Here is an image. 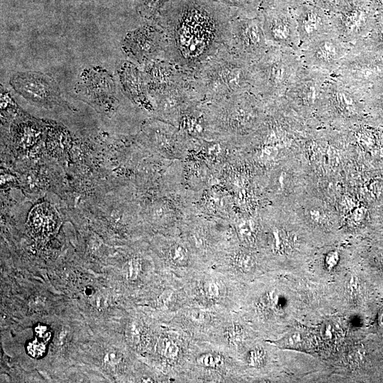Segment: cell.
I'll use <instances>...</instances> for the list:
<instances>
[{
    "mask_svg": "<svg viewBox=\"0 0 383 383\" xmlns=\"http://www.w3.org/2000/svg\"><path fill=\"white\" fill-rule=\"evenodd\" d=\"M233 16L211 0H170L156 21L166 39L165 59L189 74L228 48Z\"/></svg>",
    "mask_w": 383,
    "mask_h": 383,
    "instance_id": "obj_1",
    "label": "cell"
},
{
    "mask_svg": "<svg viewBox=\"0 0 383 383\" xmlns=\"http://www.w3.org/2000/svg\"><path fill=\"white\" fill-rule=\"evenodd\" d=\"M252 64L228 48L221 50L192 74L200 99L216 101L251 91Z\"/></svg>",
    "mask_w": 383,
    "mask_h": 383,
    "instance_id": "obj_2",
    "label": "cell"
},
{
    "mask_svg": "<svg viewBox=\"0 0 383 383\" xmlns=\"http://www.w3.org/2000/svg\"><path fill=\"white\" fill-rule=\"evenodd\" d=\"M303 65L299 52L270 45L266 52L252 64L251 92L268 104L282 98Z\"/></svg>",
    "mask_w": 383,
    "mask_h": 383,
    "instance_id": "obj_3",
    "label": "cell"
},
{
    "mask_svg": "<svg viewBox=\"0 0 383 383\" xmlns=\"http://www.w3.org/2000/svg\"><path fill=\"white\" fill-rule=\"evenodd\" d=\"M331 75L367 91L374 84L383 80V58L370 49L362 39L352 45Z\"/></svg>",
    "mask_w": 383,
    "mask_h": 383,
    "instance_id": "obj_4",
    "label": "cell"
},
{
    "mask_svg": "<svg viewBox=\"0 0 383 383\" xmlns=\"http://www.w3.org/2000/svg\"><path fill=\"white\" fill-rule=\"evenodd\" d=\"M367 92L331 75L321 89L316 109L335 119L358 120L365 109Z\"/></svg>",
    "mask_w": 383,
    "mask_h": 383,
    "instance_id": "obj_5",
    "label": "cell"
},
{
    "mask_svg": "<svg viewBox=\"0 0 383 383\" xmlns=\"http://www.w3.org/2000/svg\"><path fill=\"white\" fill-rule=\"evenodd\" d=\"M270 45L288 48L300 54V42L292 8L277 0H263L259 10Z\"/></svg>",
    "mask_w": 383,
    "mask_h": 383,
    "instance_id": "obj_6",
    "label": "cell"
},
{
    "mask_svg": "<svg viewBox=\"0 0 383 383\" xmlns=\"http://www.w3.org/2000/svg\"><path fill=\"white\" fill-rule=\"evenodd\" d=\"M330 16L333 31L343 42L353 45L369 35L377 13L372 0H349L340 11Z\"/></svg>",
    "mask_w": 383,
    "mask_h": 383,
    "instance_id": "obj_7",
    "label": "cell"
},
{
    "mask_svg": "<svg viewBox=\"0 0 383 383\" xmlns=\"http://www.w3.org/2000/svg\"><path fill=\"white\" fill-rule=\"evenodd\" d=\"M263 103L251 91L219 99L213 105L216 121L233 131L250 128L258 121Z\"/></svg>",
    "mask_w": 383,
    "mask_h": 383,
    "instance_id": "obj_8",
    "label": "cell"
},
{
    "mask_svg": "<svg viewBox=\"0 0 383 383\" xmlns=\"http://www.w3.org/2000/svg\"><path fill=\"white\" fill-rule=\"evenodd\" d=\"M269 46L259 13L254 17L233 18L228 43L231 51L253 62L266 52Z\"/></svg>",
    "mask_w": 383,
    "mask_h": 383,
    "instance_id": "obj_9",
    "label": "cell"
},
{
    "mask_svg": "<svg viewBox=\"0 0 383 383\" xmlns=\"http://www.w3.org/2000/svg\"><path fill=\"white\" fill-rule=\"evenodd\" d=\"M351 46L332 30L301 48L300 56L305 66L331 75L338 68Z\"/></svg>",
    "mask_w": 383,
    "mask_h": 383,
    "instance_id": "obj_10",
    "label": "cell"
},
{
    "mask_svg": "<svg viewBox=\"0 0 383 383\" xmlns=\"http://www.w3.org/2000/svg\"><path fill=\"white\" fill-rule=\"evenodd\" d=\"M123 49L140 65L165 59L166 39L162 28L152 22L131 30L126 35Z\"/></svg>",
    "mask_w": 383,
    "mask_h": 383,
    "instance_id": "obj_11",
    "label": "cell"
},
{
    "mask_svg": "<svg viewBox=\"0 0 383 383\" xmlns=\"http://www.w3.org/2000/svg\"><path fill=\"white\" fill-rule=\"evenodd\" d=\"M331 74L304 65L297 71L282 99L303 111L316 109L321 89Z\"/></svg>",
    "mask_w": 383,
    "mask_h": 383,
    "instance_id": "obj_12",
    "label": "cell"
},
{
    "mask_svg": "<svg viewBox=\"0 0 383 383\" xmlns=\"http://www.w3.org/2000/svg\"><path fill=\"white\" fill-rule=\"evenodd\" d=\"M10 84L23 96L35 103L49 106L62 102L55 81L41 72H18L11 78Z\"/></svg>",
    "mask_w": 383,
    "mask_h": 383,
    "instance_id": "obj_13",
    "label": "cell"
},
{
    "mask_svg": "<svg viewBox=\"0 0 383 383\" xmlns=\"http://www.w3.org/2000/svg\"><path fill=\"white\" fill-rule=\"evenodd\" d=\"M300 42V50L314 39L333 30L330 13L311 1L292 8Z\"/></svg>",
    "mask_w": 383,
    "mask_h": 383,
    "instance_id": "obj_14",
    "label": "cell"
},
{
    "mask_svg": "<svg viewBox=\"0 0 383 383\" xmlns=\"http://www.w3.org/2000/svg\"><path fill=\"white\" fill-rule=\"evenodd\" d=\"M142 72L148 91L152 94L183 83L189 74L166 59L145 65Z\"/></svg>",
    "mask_w": 383,
    "mask_h": 383,
    "instance_id": "obj_15",
    "label": "cell"
},
{
    "mask_svg": "<svg viewBox=\"0 0 383 383\" xmlns=\"http://www.w3.org/2000/svg\"><path fill=\"white\" fill-rule=\"evenodd\" d=\"M77 93L90 100L115 99L116 87L112 77L100 67L84 70L75 87Z\"/></svg>",
    "mask_w": 383,
    "mask_h": 383,
    "instance_id": "obj_16",
    "label": "cell"
},
{
    "mask_svg": "<svg viewBox=\"0 0 383 383\" xmlns=\"http://www.w3.org/2000/svg\"><path fill=\"white\" fill-rule=\"evenodd\" d=\"M59 225L58 217L49 210L33 212L28 221L30 232L39 238L52 235L57 231Z\"/></svg>",
    "mask_w": 383,
    "mask_h": 383,
    "instance_id": "obj_17",
    "label": "cell"
},
{
    "mask_svg": "<svg viewBox=\"0 0 383 383\" xmlns=\"http://www.w3.org/2000/svg\"><path fill=\"white\" fill-rule=\"evenodd\" d=\"M123 65L120 78L123 89L133 96H143L148 88L143 72L130 62H125Z\"/></svg>",
    "mask_w": 383,
    "mask_h": 383,
    "instance_id": "obj_18",
    "label": "cell"
},
{
    "mask_svg": "<svg viewBox=\"0 0 383 383\" xmlns=\"http://www.w3.org/2000/svg\"><path fill=\"white\" fill-rule=\"evenodd\" d=\"M365 104V109H368L375 118L383 123V80L367 91Z\"/></svg>",
    "mask_w": 383,
    "mask_h": 383,
    "instance_id": "obj_19",
    "label": "cell"
},
{
    "mask_svg": "<svg viewBox=\"0 0 383 383\" xmlns=\"http://www.w3.org/2000/svg\"><path fill=\"white\" fill-rule=\"evenodd\" d=\"M170 0H135L138 14L151 22L156 23L162 9Z\"/></svg>",
    "mask_w": 383,
    "mask_h": 383,
    "instance_id": "obj_20",
    "label": "cell"
},
{
    "mask_svg": "<svg viewBox=\"0 0 383 383\" xmlns=\"http://www.w3.org/2000/svg\"><path fill=\"white\" fill-rule=\"evenodd\" d=\"M363 40L370 49L383 58V16H377L372 30Z\"/></svg>",
    "mask_w": 383,
    "mask_h": 383,
    "instance_id": "obj_21",
    "label": "cell"
},
{
    "mask_svg": "<svg viewBox=\"0 0 383 383\" xmlns=\"http://www.w3.org/2000/svg\"><path fill=\"white\" fill-rule=\"evenodd\" d=\"M225 4L237 9L236 16L254 17L258 15L263 0H221ZM235 18V17H234Z\"/></svg>",
    "mask_w": 383,
    "mask_h": 383,
    "instance_id": "obj_22",
    "label": "cell"
},
{
    "mask_svg": "<svg viewBox=\"0 0 383 383\" xmlns=\"http://www.w3.org/2000/svg\"><path fill=\"white\" fill-rule=\"evenodd\" d=\"M330 14L340 11L349 0H311Z\"/></svg>",
    "mask_w": 383,
    "mask_h": 383,
    "instance_id": "obj_23",
    "label": "cell"
},
{
    "mask_svg": "<svg viewBox=\"0 0 383 383\" xmlns=\"http://www.w3.org/2000/svg\"><path fill=\"white\" fill-rule=\"evenodd\" d=\"M159 348L162 354L167 358L174 359L179 353V347L173 340L164 338L160 340Z\"/></svg>",
    "mask_w": 383,
    "mask_h": 383,
    "instance_id": "obj_24",
    "label": "cell"
},
{
    "mask_svg": "<svg viewBox=\"0 0 383 383\" xmlns=\"http://www.w3.org/2000/svg\"><path fill=\"white\" fill-rule=\"evenodd\" d=\"M302 335L299 332H292L275 341V344L282 348H295L302 342Z\"/></svg>",
    "mask_w": 383,
    "mask_h": 383,
    "instance_id": "obj_25",
    "label": "cell"
},
{
    "mask_svg": "<svg viewBox=\"0 0 383 383\" xmlns=\"http://www.w3.org/2000/svg\"><path fill=\"white\" fill-rule=\"evenodd\" d=\"M26 351L29 355L35 358H40L44 356L46 352L45 343L35 338L28 341L26 346Z\"/></svg>",
    "mask_w": 383,
    "mask_h": 383,
    "instance_id": "obj_26",
    "label": "cell"
},
{
    "mask_svg": "<svg viewBox=\"0 0 383 383\" xmlns=\"http://www.w3.org/2000/svg\"><path fill=\"white\" fill-rule=\"evenodd\" d=\"M197 362L204 367H216L222 365L223 360L221 357L218 355L206 353L200 355L197 358Z\"/></svg>",
    "mask_w": 383,
    "mask_h": 383,
    "instance_id": "obj_27",
    "label": "cell"
},
{
    "mask_svg": "<svg viewBox=\"0 0 383 383\" xmlns=\"http://www.w3.org/2000/svg\"><path fill=\"white\" fill-rule=\"evenodd\" d=\"M265 358V351L261 348H255L249 352L248 362L252 367H259L263 365Z\"/></svg>",
    "mask_w": 383,
    "mask_h": 383,
    "instance_id": "obj_28",
    "label": "cell"
},
{
    "mask_svg": "<svg viewBox=\"0 0 383 383\" xmlns=\"http://www.w3.org/2000/svg\"><path fill=\"white\" fill-rule=\"evenodd\" d=\"M187 257L186 250L181 245H173L170 250V257L175 263L184 264L187 260Z\"/></svg>",
    "mask_w": 383,
    "mask_h": 383,
    "instance_id": "obj_29",
    "label": "cell"
},
{
    "mask_svg": "<svg viewBox=\"0 0 383 383\" xmlns=\"http://www.w3.org/2000/svg\"><path fill=\"white\" fill-rule=\"evenodd\" d=\"M236 265L243 272H249L254 267L253 258L248 254H242L235 260Z\"/></svg>",
    "mask_w": 383,
    "mask_h": 383,
    "instance_id": "obj_30",
    "label": "cell"
},
{
    "mask_svg": "<svg viewBox=\"0 0 383 383\" xmlns=\"http://www.w3.org/2000/svg\"><path fill=\"white\" fill-rule=\"evenodd\" d=\"M34 333L35 338L44 343H48L51 338V331L45 325L39 324L35 327Z\"/></svg>",
    "mask_w": 383,
    "mask_h": 383,
    "instance_id": "obj_31",
    "label": "cell"
},
{
    "mask_svg": "<svg viewBox=\"0 0 383 383\" xmlns=\"http://www.w3.org/2000/svg\"><path fill=\"white\" fill-rule=\"evenodd\" d=\"M140 272V263L138 260H131L125 266L124 274L127 279H135Z\"/></svg>",
    "mask_w": 383,
    "mask_h": 383,
    "instance_id": "obj_32",
    "label": "cell"
},
{
    "mask_svg": "<svg viewBox=\"0 0 383 383\" xmlns=\"http://www.w3.org/2000/svg\"><path fill=\"white\" fill-rule=\"evenodd\" d=\"M142 328L140 326L135 322L131 323L128 328V335L133 343L137 344L140 342L142 335Z\"/></svg>",
    "mask_w": 383,
    "mask_h": 383,
    "instance_id": "obj_33",
    "label": "cell"
},
{
    "mask_svg": "<svg viewBox=\"0 0 383 383\" xmlns=\"http://www.w3.org/2000/svg\"><path fill=\"white\" fill-rule=\"evenodd\" d=\"M339 255L336 251L329 252L325 257V265L328 270L333 269L338 264Z\"/></svg>",
    "mask_w": 383,
    "mask_h": 383,
    "instance_id": "obj_34",
    "label": "cell"
},
{
    "mask_svg": "<svg viewBox=\"0 0 383 383\" xmlns=\"http://www.w3.org/2000/svg\"><path fill=\"white\" fill-rule=\"evenodd\" d=\"M121 359V354L116 350L108 352L104 357L105 362L109 365H115L118 364Z\"/></svg>",
    "mask_w": 383,
    "mask_h": 383,
    "instance_id": "obj_35",
    "label": "cell"
},
{
    "mask_svg": "<svg viewBox=\"0 0 383 383\" xmlns=\"http://www.w3.org/2000/svg\"><path fill=\"white\" fill-rule=\"evenodd\" d=\"M190 316L194 322L198 323H204L209 320V313L200 310L192 311Z\"/></svg>",
    "mask_w": 383,
    "mask_h": 383,
    "instance_id": "obj_36",
    "label": "cell"
},
{
    "mask_svg": "<svg viewBox=\"0 0 383 383\" xmlns=\"http://www.w3.org/2000/svg\"><path fill=\"white\" fill-rule=\"evenodd\" d=\"M309 215L311 219L316 223H323L326 220L325 214L318 209H311L309 212Z\"/></svg>",
    "mask_w": 383,
    "mask_h": 383,
    "instance_id": "obj_37",
    "label": "cell"
},
{
    "mask_svg": "<svg viewBox=\"0 0 383 383\" xmlns=\"http://www.w3.org/2000/svg\"><path fill=\"white\" fill-rule=\"evenodd\" d=\"M348 293L351 298L357 294L358 292V282L356 277H351L348 283L347 286Z\"/></svg>",
    "mask_w": 383,
    "mask_h": 383,
    "instance_id": "obj_38",
    "label": "cell"
},
{
    "mask_svg": "<svg viewBox=\"0 0 383 383\" xmlns=\"http://www.w3.org/2000/svg\"><path fill=\"white\" fill-rule=\"evenodd\" d=\"M207 292L210 297L217 298L220 294L219 287L215 282H210L207 287Z\"/></svg>",
    "mask_w": 383,
    "mask_h": 383,
    "instance_id": "obj_39",
    "label": "cell"
},
{
    "mask_svg": "<svg viewBox=\"0 0 383 383\" xmlns=\"http://www.w3.org/2000/svg\"><path fill=\"white\" fill-rule=\"evenodd\" d=\"M331 323H327L323 328L322 335L326 339H331L333 337L335 331Z\"/></svg>",
    "mask_w": 383,
    "mask_h": 383,
    "instance_id": "obj_40",
    "label": "cell"
},
{
    "mask_svg": "<svg viewBox=\"0 0 383 383\" xmlns=\"http://www.w3.org/2000/svg\"><path fill=\"white\" fill-rule=\"evenodd\" d=\"M377 16H383V0H372Z\"/></svg>",
    "mask_w": 383,
    "mask_h": 383,
    "instance_id": "obj_41",
    "label": "cell"
},
{
    "mask_svg": "<svg viewBox=\"0 0 383 383\" xmlns=\"http://www.w3.org/2000/svg\"><path fill=\"white\" fill-rule=\"evenodd\" d=\"M277 1H279L287 4L289 7L293 8V7L299 5V4H301V2H303L305 0H277Z\"/></svg>",
    "mask_w": 383,
    "mask_h": 383,
    "instance_id": "obj_42",
    "label": "cell"
},
{
    "mask_svg": "<svg viewBox=\"0 0 383 383\" xmlns=\"http://www.w3.org/2000/svg\"><path fill=\"white\" fill-rule=\"evenodd\" d=\"M378 324L380 327L383 328V310L379 312L378 316Z\"/></svg>",
    "mask_w": 383,
    "mask_h": 383,
    "instance_id": "obj_43",
    "label": "cell"
}]
</instances>
